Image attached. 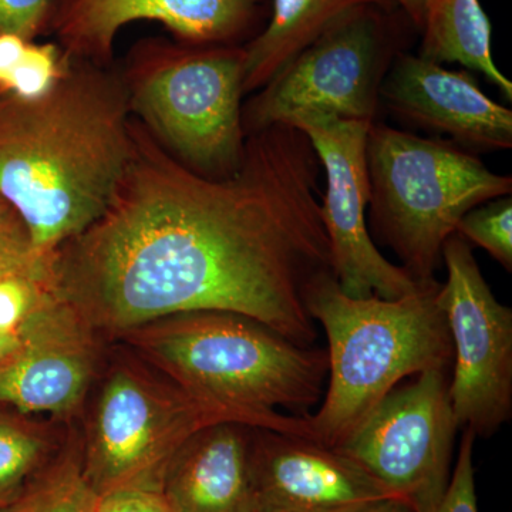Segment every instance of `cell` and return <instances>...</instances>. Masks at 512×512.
Segmentation results:
<instances>
[{
	"label": "cell",
	"instance_id": "obj_1",
	"mask_svg": "<svg viewBox=\"0 0 512 512\" xmlns=\"http://www.w3.org/2000/svg\"><path fill=\"white\" fill-rule=\"evenodd\" d=\"M133 151L106 211L57 249L50 289L99 336L178 313L247 316L299 346L318 339L305 295L333 274L319 158L303 131L249 134L235 174L171 156L133 116Z\"/></svg>",
	"mask_w": 512,
	"mask_h": 512
},
{
	"label": "cell",
	"instance_id": "obj_2",
	"mask_svg": "<svg viewBox=\"0 0 512 512\" xmlns=\"http://www.w3.org/2000/svg\"><path fill=\"white\" fill-rule=\"evenodd\" d=\"M131 124L111 66L72 59L45 96L0 93V195L40 255L52 258L106 211L133 151Z\"/></svg>",
	"mask_w": 512,
	"mask_h": 512
},
{
	"label": "cell",
	"instance_id": "obj_3",
	"mask_svg": "<svg viewBox=\"0 0 512 512\" xmlns=\"http://www.w3.org/2000/svg\"><path fill=\"white\" fill-rule=\"evenodd\" d=\"M119 340L192 399L252 429L309 440L303 416L325 394L326 350L296 345L247 316L217 311L167 316Z\"/></svg>",
	"mask_w": 512,
	"mask_h": 512
},
{
	"label": "cell",
	"instance_id": "obj_4",
	"mask_svg": "<svg viewBox=\"0 0 512 512\" xmlns=\"http://www.w3.org/2000/svg\"><path fill=\"white\" fill-rule=\"evenodd\" d=\"M437 281L399 299L353 298L333 274L305 295L309 316L328 338V387L316 413L303 416L309 440L338 448L406 377L453 363V343Z\"/></svg>",
	"mask_w": 512,
	"mask_h": 512
},
{
	"label": "cell",
	"instance_id": "obj_5",
	"mask_svg": "<svg viewBox=\"0 0 512 512\" xmlns=\"http://www.w3.org/2000/svg\"><path fill=\"white\" fill-rule=\"evenodd\" d=\"M120 74L131 114L171 156L204 177L237 173L247 144L244 46L147 37Z\"/></svg>",
	"mask_w": 512,
	"mask_h": 512
},
{
	"label": "cell",
	"instance_id": "obj_6",
	"mask_svg": "<svg viewBox=\"0 0 512 512\" xmlns=\"http://www.w3.org/2000/svg\"><path fill=\"white\" fill-rule=\"evenodd\" d=\"M366 161L373 231L419 284L436 281L461 218L512 191L510 175L493 173L471 151L382 123L369 128Z\"/></svg>",
	"mask_w": 512,
	"mask_h": 512
},
{
	"label": "cell",
	"instance_id": "obj_7",
	"mask_svg": "<svg viewBox=\"0 0 512 512\" xmlns=\"http://www.w3.org/2000/svg\"><path fill=\"white\" fill-rule=\"evenodd\" d=\"M224 421L238 423L181 392L143 360L121 357L104 373L90 407L84 473L101 497L127 488L160 490L168 464L185 441Z\"/></svg>",
	"mask_w": 512,
	"mask_h": 512
},
{
	"label": "cell",
	"instance_id": "obj_8",
	"mask_svg": "<svg viewBox=\"0 0 512 512\" xmlns=\"http://www.w3.org/2000/svg\"><path fill=\"white\" fill-rule=\"evenodd\" d=\"M380 6L353 10L242 107L245 134L308 114L375 123L389 40Z\"/></svg>",
	"mask_w": 512,
	"mask_h": 512
},
{
	"label": "cell",
	"instance_id": "obj_9",
	"mask_svg": "<svg viewBox=\"0 0 512 512\" xmlns=\"http://www.w3.org/2000/svg\"><path fill=\"white\" fill-rule=\"evenodd\" d=\"M447 373L429 370L392 392L335 448L414 512H433L450 483L458 423Z\"/></svg>",
	"mask_w": 512,
	"mask_h": 512
},
{
	"label": "cell",
	"instance_id": "obj_10",
	"mask_svg": "<svg viewBox=\"0 0 512 512\" xmlns=\"http://www.w3.org/2000/svg\"><path fill=\"white\" fill-rule=\"evenodd\" d=\"M439 303L453 343L448 397L460 429L490 437L512 414V311L495 299L470 242H444Z\"/></svg>",
	"mask_w": 512,
	"mask_h": 512
},
{
	"label": "cell",
	"instance_id": "obj_11",
	"mask_svg": "<svg viewBox=\"0 0 512 512\" xmlns=\"http://www.w3.org/2000/svg\"><path fill=\"white\" fill-rule=\"evenodd\" d=\"M284 124L306 134L325 170L320 214L329 238L333 276L340 289L353 298L383 299H399L419 291L426 284H419L402 266L387 261L370 235L366 143L372 123L308 114Z\"/></svg>",
	"mask_w": 512,
	"mask_h": 512
},
{
	"label": "cell",
	"instance_id": "obj_12",
	"mask_svg": "<svg viewBox=\"0 0 512 512\" xmlns=\"http://www.w3.org/2000/svg\"><path fill=\"white\" fill-rule=\"evenodd\" d=\"M0 366V407L69 420L82 409L99 367V335L49 289Z\"/></svg>",
	"mask_w": 512,
	"mask_h": 512
},
{
	"label": "cell",
	"instance_id": "obj_13",
	"mask_svg": "<svg viewBox=\"0 0 512 512\" xmlns=\"http://www.w3.org/2000/svg\"><path fill=\"white\" fill-rule=\"evenodd\" d=\"M261 0H60L52 33L73 60L110 67L114 42L130 23L158 22L194 46L239 45Z\"/></svg>",
	"mask_w": 512,
	"mask_h": 512
},
{
	"label": "cell",
	"instance_id": "obj_14",
	"mask_svg": "<svg viewBox=\"0 0 512 512\" xmlns=\"http://www.w3.org/2000/svg\"><path fill=\"white\" fill-rule=\"evenodd\" d=\"M251 476L256 512H360L394 498L335 448L275 430L252 429Z\"/></svg>",
	"mask_w": 512,
	"mask_h": 512
},
{
	"label": "cell",
	"instance_id": "obj_15",
	"mask_svg": "<svg viewBox=\"0 0 512 512\" xmlns=\"http://www.w3.org/2000/svg\"><path fill=\"white\" fill-rule=\"evenodd\" d=\"M382 100L397 119L446 134L464 150L512 147V111L490 99L466 70L399 55L384 76Z\"/></svg>",
	"mask_w": 512,
	"mask_h": 512
},
{
	"label": "cell",
	"instance_id": "obj_16",
	"mask_svg": "<svg viewBox=\"0 0 512 512\" xmlns=\"http://www.w3.org/2000/svg\"><path fill=\"white\" fill-rule=\"evenodd\" d=\"M252 427L215 423L185 441L160 491L173 512H256L251 476Z\"/></svg>",
	"mask_w": 512,
	"mask_h": 512
},
{
	"label": "cell",
	"instance_id": "obj_17",
	"mask_svg": "<svg viewBox=\"0 0 512 512\" xmlns=\"http://www.w3.org/2000/svg\"><path fill=\"white\" fill-rule=\"evenodd\" d=\"M390 0H274L264 32L245 49L244 92L255 93L271 82L303 49L353 10L384 6Z\"/></svg>",
	"mask_w": 512,
	"mask_h": 512
},
{
	"label": "cell",
	"instance_id": "obj_18",
	"mask_svg": "<svg viewBox=\"0 0 512 512\" xmlns=\"http://www.w3.org/2000/svg\"><path fill=\"white\" fill-rule=\"evenodd\" d=\"M420 55L434 63H458L483 74L512 99V83L491 52V23L480 0H434L424 20Z\"/></svg>",
	"mask_w": 512,
	"mask_h": 512
},
{
	"label": "cell",
	"instance_id": "obj_19",
	"mask_svg": "<svg viewBox=\"0 0 512 512\" xmlns=\"http://www.w3.org/2000/svg\"><path fill=\"white\" fill-rule=\"evenodd\" d=\"M57 431L6 407H0V511L25 490L26 481L55 450Z\"/></svg>",
	"mask_w": 512,
	"mask_h": 512
},
{
	"label": "cell",
	"instance_id": "obj_20",
	"mask_svg": "<svg viewBox=\"0 0 512 512\" xmlns=\"http://www.w3.org/2000/svg\"><path fill=\"white\" fill-rule=\"evenodd\" d=\"M100 498L84 473L79 447L73 444L49 471L0 512H97Z\"/></svg>",
	"mask_w": 512,
	"mask_h": 512
},
{
	"label": "cell",
	"instance_id": "obj_21",
	"mask_svg": "<svg viewBox=\"0 0 512 512\" xmlns=\"http://www.w3.org/2000/svg\"><path fill=\"white\" fill-rule=\"evenodd\" d=\"M456 234L488 252L505 271H512L511 195L473 208L458 222Z\"/></svg>",
	"mask_w": 512,
	"mask_h": 512
},
{
	"label": "cell",
	"instance_id": "obj_22",
	"mask_svg": "<svg viewBox=\"0 0 512 512\" xmlns=\"http://www.w3.org/2000/svg\"><path fill=\"white\" fill-rule=\"evenodd\" d=\"M50 262L37 252L19 212L0 195V278L29 275L49 281Z\"/></svg>",
	"mask_w": 512,
	"mask_h": 512
},
{
	"label": "cell",
	"instance_id": "obj_23",
	"mask_svg": "<svg viewBox=\"0 0 512 512\" xmlns=\"http://www.w3.org/2000/svg\"><path fill=\"white\" fill-rule=\"evenodd\" d=\"M72 59L57 43L29 40L12 76L9 92L23 99H37L49 93L69 70Z\"/></svg>",
	"mask_w": 512,
	"mask_h": 512
},
{
	"label": "cell",
	"instance_id": "obj_24",
	"mask_svg": "<svg viewBox=\"0 0 512 512\" xmlns=\"http://www.w3.org/2000/svg\"><path fill=\"white\" fill-rule=\"evenodd\" d=\"M49 289L50 282L36 276L10 275L0 278V333L18 335L23 323Z\"/></svg>",
	"mask_w": 512,
	"mask_h": 512
},
{
	"label": "cell",
	"instance_id": "obj_25",
	"mask_svg": "<svg viewBox=\"0 0 512 512\" xmlns=\"http://www.w3.org/2000/svg\"><path fill=\"white\" fill-rule=\"evenodd\" d=\"M60 0H0V33L26 40L52 33Z\"/></svg>",
	"mask_w": 512,
	"mask_h": 512
},
{
	"label": "cell",
	"instance_id": "obj_26",
	"mask_svg": "<svg viewBox=\"0 0 512 512\" xmlns=\"http://www.w3.org/2000/svg\"><path fill=\"white\" fill-rule=\"evenodd\" d=\"M463 430L456 467L451 474L446 494L433 512H478L473 466V448L477 437L470 429Z\"/></svg>",
	"mask_w": 512,
	"mask_h": 512
},
{
	"label": "cell",
	"instance_id": "obj_27",
	"mask_svg": "<svg viewBox=\"0 0 512 512\" xmlns=\"http://www.w3.org/2000/svg\"><path fill=\"white\" fill-rule=\"evenodd\" d=\"M97 512H173L163 493L151 488H127L100 498Z\"/></svg>",
	"mask_w": 512,
	"mask_h": 512
},
{
	"label": "cell",
	"instance_id": "obj_28",
	"mask_svg": "<svg viewBox=\"0 0 512 512\" xmlns=\"http://www.w3.org/2000/svg\"><path fill=\"white\" fill-rule=\"evenodd\" d=\"M29 40L13 33H0V87L9 92L10 76Z\"/></svg>",
	"mask_w": 512,
	"mask_h": 512
},
{
	"label": "cell",
	"instance_id": "obj_29",
	"mask_svg": "<svg viewBox=\"0 0 512 512\" xmlns=\"http://www.w3.org/2000/svg\"><path fill=\"white\" fill-rule=\"evenodd\" d=\"M393 2H396L404 10V13L409 16L414 25L421 30L424 20H426L427 12H429L434 0H393Z\"/></svg>",
	"mask_w": 512,
	"mask_h": 512
},
{
	"label": "cell",
	"instance_id": "obj_30",
	"mask_svg": "<svg viewBox=\"0 0 512 512\" xmlns=\"http://www.w3.org/2000/svg\"><path fill=\"white\" fill-rule=\"evenodd\" d=\"M360 512H414L409 505L404 504L403 501L394 500V498H389V500L379 501V503L370 505V507L365 508V510Z\"/></svg>",
	"mask_w": 512,
	"mask_h": 512
},
{
	"label": "cell",
	"instance_id": "obj_31",
	"mask_svg": "<svg viewBox=\"0 0 512 512\" xmlns=\"http://www.w3.org/2000/svg\"><path fill=\"white\" fill-rule=\"evenodd\" d=\"M19 335H8V333H0V366L9 359L16 349L19 348Z\"/></svg>",
	"mask_w": 512,
	"mask_h": 512
},
{
	"label": "cell",
	"instance_id": "obj_32",
	"mask_svg": "<svg viewBox=\"0 0 512 512\" xmlns=\"http://www.w3.org/2000/svg\"><path fill=\"white\" fill-rule=\"evenodd\" d=\"M6 90H3L2 87H0V93H5Z\"/></svg>",
	"mask_w": 512,
	"mask_h": 512
}]
</instances>
